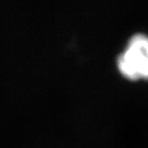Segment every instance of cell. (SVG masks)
I'll list each match as a JSON object with an SVG mask.
<instances>
[{
	"label": "cell",
	"mask_w": 148,
	"mask_h": 148,
	"mask_svg": "<svg viewBox=\"0 0 148 148\" xmlns=\"http://www.w3.org/2000/svg\"><path fill=\"white\" fill-rule=\"evenodd\" d=\"M119 73L130 81L148 80V36L137 33L131 36L125 51L116 59Z\"/></svg>",
	"instance_id": "obj_1"
}]
</instances>
